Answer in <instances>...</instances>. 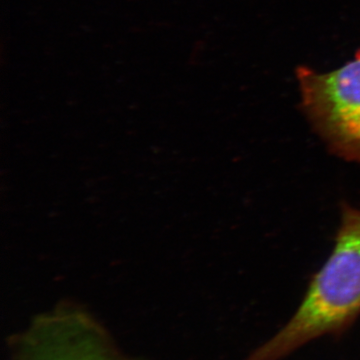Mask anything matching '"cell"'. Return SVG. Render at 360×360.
Here are the masks:
<instances>
[{
	"mask_svg": "<svg viewBox=\"0 0 360 360\" xmlns=\"http://www.w3.org/2000/svg\"><path fill=\"white\" fill-rule=\"evenodd\" d=\"M18 360H127L96 330L78 323L51 322L28 333Z\"/></svg>",
	"mask_w": 360,
	"mask_h": 360,
	"instance_id": "cell-3",
	"label": "cell"
},
{
	"mask_svg": "<svg viewBox=\"0 0 360 360\" xmlns=\"http://www.w3.org/2000/svg\"><path fill=\"white\" fill-rule=\"evenodd\" d=\"M300 106L329 153L360 165V51L338 70H296Z\"/></svg>",
	"mask_w": 360,
	"mask_h": 360,
	"instance_id": "cell-2",
	"label": "cell"
},
{
	"mask_svg": "<svg viewBox=\"0 0 360 360\" xmlns=\"http://www.w3.org/2000/svg\"><path fill=\"white\" fill-rule=\"evenodd\" d=\"M360 316V208L341 202L335 246L295 314L245 360H281L324 335L340 336Z\"/></svg>",
	"mask_w": 360,
	"mask_h": 360,
	"instance_id": "cell-1",
	"label": "cell"
}]
</instances>
